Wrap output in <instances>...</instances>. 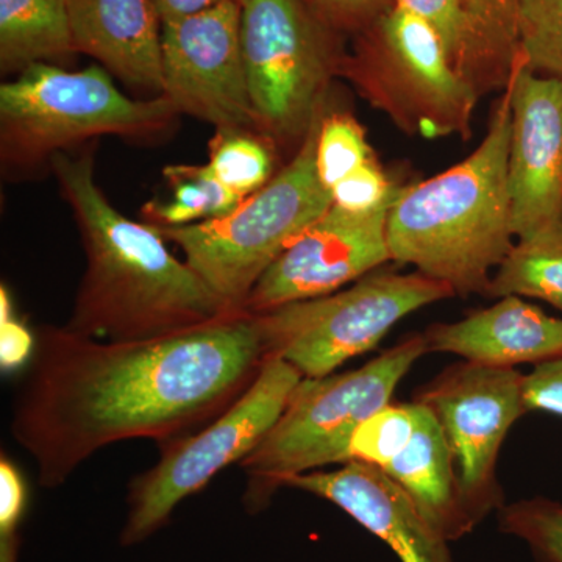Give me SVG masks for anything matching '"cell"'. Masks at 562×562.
Instances as JSON below:
<instances>
[{
  "label": "cell",
  "instance_id": "1",
  "mask_svg": "<svg viewBox=\"0 0 562 562\" xmlns=\"http://www.w3.org/2000/svg\"><path fill=\"white\" fill-rule=\"evenodd\" d=\"M273 357L261 313L235 312L191 330L105 342L44 325L14 398L11 435L60 487L111 443L184 438L238 401Z\"/></svg>",
  "mask_w": 562,
  "mask_h": 562
},
{
  "label": "cell",
  "instance_id": "2",
  "mask_svg": "<svg viewBox=\"0 0 562 562\" xmlns=\"http://www.w3.org/2000/svg\"><path fill=\"white\" fill-rule=\"evenodd\" d=\"M50 173L87 255L66 330L105 342L151 341L235 313L187 261L173 257L157 227L111 205L95 180L92 144L58 154Z\"/></svg>",
  "mask_w": 562,
  "mask_h": 562
},
{
  "label": "cell",
  "instance_id": "3",
  "mask_svg": "<svg viewBox=\"0 0 562 562\" xmlns=\"http://www.w3.org/2000/svg\"><path fill=\"white\" fill-rule=\"evenodd\" d=\"M512 90L506 85L476 150L446 172L402 187L387 216L391 260L449 284L454 294L486 292L513 249L508 155Z\"/></svg>",
  "mask_w": 562,
  "mask_h": 562
},
{
  "label": "cell",
  "instance_id": "4",
  "mask_svg": "<svg viewBox=\"0 0 562 562\" xmlns=\"http://www.w3.org/2000/svg\"><path fill=\"white\" fill-rule=\"evenodd\" d=\"M180 113L165 95L132 99L101 65L68 70L33 65L0 87V168L5 179L50 173L58 154L102 136L155 140L168 135Z\"/></svg>",
  "mask_w": 562,
  "mask_h": 562
},
{
  "label": "cell",
  "instance_id": "5",
  "mask_svg": "<svg viewBox=\"0 0 562 562\" xmlns=\"http://www.w3.org/2000/svg\"><path fill=\"white\" fill-rule=\"evenodd\" d=\"M427 351L425 336H412L355 371L303 379L276 427L241 462L249 479L246 508L260 513L291 476L349 462L355 431L390 405L395 387Z\"/></svg>",
  "mask_w": 562,
  "mask_h": 562
},
{
  "label": "cell",
  "instance_id": "6",
  "mask_svg": "<svg viewBox=\"0 0 562 562\" xmlns=\"http://www.w3.org/2000/svg\"><path fill=\"white\" fill-rule=\"evenodd\" d=\"M322 114L292 160L238 209L184 227H157L235 312H244V303L265 272L333 205L330 191L316 171Z\"/></svg>",
  "mask_w": 562,
  "mask_h": 562
},
{
  "label": "cell",
  "instance_id": "7",
  "mask_svg": "<svg viewBox=\"0 0 562 562\" xmlns=\"http://www.w3.org/2000/svg\"><path fill=\"white\" fill-rule=\"evenodd\" d=\"M339 77L405 135H472L479 95L454 68L435 27L397 3L355 35Z\"/></svg>",
  "mask_w": 562,
  "mask_h": 562
},
{
  "label": "cell",
  "instance_id": "8",
  "mask_svg": "<svg viewBox=\"0 0 562 562\" xmlns=\"http://www.w3.org/2000/svg\"><path fill=\"white\" fill-rule=\"evenodd\" d=\"M241 38L255 128L297 150L327 109L341 35L302 0H247Z\"/></svg>",
  "mask_w": 562,
  "mask_h": 562
},
{
  "label": "cell",
  "instance_id": "9",
  "mask_svg": "<svg viewBox=\"0 0 562 562\" xmlns=\"http://www.w3.org/2000/svg\"><path fill=\"white\" fill-rule=\"evenodd\" d=\"M303 379L291 362L276 355L227 412L184 438L162 443L160 461L131 484L121 546L146 541L168 522L181 501L203 490L222 469L250 457L276 427Z\"/></svg>",
  "mask_w": 562,
  "mask_h": 562
},
{
  "label": "cell",
  "instance_id": "10",
  "mask_svg": "<svg viewBox=\"0 0 562 562\" xmlns=\"http://www.w3.org/2000/svg\"><path fill=\"white\" fill-rule=\"evenodd\" d=\"M454 291L420 272H371L353 286L262 312L273 357L305 379L331 375L339 366L375 349L403 317Z\"/></svg>",
  "mask_w": 562,
  "mask_h": 562
},
{
  "label": "cell",
  "instance_id": "11",
  "mask_svg": "<svg viewBox=\"0 0 562 562\" xmlns=\"http://www.w3.org/2000/svg\"><path fill=\"white\" fill-rule=\"evenodd\" d=\"M524 375L516 369L462 362L419 391L441 425L465 509L475 524L503 508L497 461L506 435L525 413Z\"/></svg>",
  "mask_w": 562,
  "mask_h": 562
},
{
  "label": "cell",
  "instance_id": "12",
  "mask_svg": "<svg viewBox=\"0 0 562 562\" xmlns=\"http://www.w3.org/2000/svg\"><path fill=\"white\" fill-rule=\"evenodd\" d=\"M243 5L225 2L162 24V92L180 114L214 128H255Z\"/></svg>",
  "mask_w": 562,
  "mask_h": 562
},
{
  "label": "cell",
  "instance_id": "13",
  "mask_svg": "<svg viewBox=\"0 0 562 562\" xmlns=\"http://www.w3.org/2000/svg\"><path fill=\"white\" fill-rule=\"evenodd\" d=\"M395 199L371 213L331 205L265 272L244 312H269L333 294L391 261L387 216Z\"/></svg>",
  "mask_w": 562,
  "mask_h": 562
},
{
  "label": "cell",
  "instance_id": "14",
  "mask_svg": "<svg viewBox=\"0 0 562 562\" xmlns=\"http://www.w3.org/2000/svg\"><path fill=\"white\" fill-rule=\"evenodd\" d=\"M508 190L514 236L562 225V79L532 72L517 55L512 77Z\"/></svg>",
  "mask_w": 562,
  "mask_h": 562
},
{
  "label": "cell",
  "instance_id": "15",
  "mask_svg": "<svg viewBox=\"0 0 562 562\" xmlns=\"http://www.w3.org/2000/svg\"><path fill=\"white\" fill-rule=\"evenodd\" d=\"M283 486L331 502L382 539L401 562H452L449 541L425 520L409 495L375 465L349 461L336 471L291 476Z\"/></svg>",
  "mask_w": 562,
  "mask_h": 562
},
{
  "label": "cell",
  "instance_id": "16",
  "mask_svg": "<svg viewBox=\"0 0 562 562\" xmlns=\"http://www.w3.org/2000/svg\"><path fill=\"white\" fill-rule=\"evenodd\" d=\"M77 52L151 98L162 92V21L155 0H68Z\"/></svg>",
  "mask_w": 562,
  "mask_h": 562
},
{
  "label": "cell",
  "instance_id": "17",
  "mask_svg": "<svg viewBox=\"0 0 562 562\" xmlns=\"http://www.w3.org/2000/svg\"><path fill=\"white\" fill-rule=\"evenodd\" d=\"M428 351H442L490 368L514 369L562 357V319L549 316L519 295L424 333Z\"/></svg>",
  "mask_w": 562,
  "mask_h": 562
},
{
  "label": "cell",
  "instance_id": "18",
  "mask_svg": "<svg viewBox=\"0 0 562 562\" xmlns=\"http://www.w3.org/2000/svg\"><path fill=\"white\" fill-rule=\"evenodd\" d=\"M380 471L409 495L425 520L447 541H457L476 527L462 503L441 425L424 403L417 402L413 435Z\"/></svg>",
  "mask_w": 562,
  "mask_h": 562
},
{
  "label": "cell",
  "instance_id": "19",
  "mask_svg": "<svg viewBox=\"0 0 562 562\" xmlns=\"http://www.w3.org/2000/svg\"><path fill=\"white\" fill-rule=\"evenodd\" d=\"M68 0H0V69L24 72L76 54Z\"/></svg>",
  "mask_w": 562,
  "mask_h": 562
},
{
  "label": "cell",
  "instance_id": "20",
  "mask_svg": "<svg viewBox=\"0 0 562 562\" xmlns=\"http://www.w3.org/2000/svg\"><path fill=\"white\" fill-rule=\"evenodd\" d=\"M465 16L461 76L479 98L505 90L517 58L516 0H465Z\"/></svg>",
  "mask_w": 562,
  "mask_h": 562
},
{
  "label": "cell",
  "instance_id": "21",
  "mask_svg": "<svg viewBox=\"0 0 562 562\" xmlns=\"http://www.w3.org/2000/svg\"><path fill=\"white\" fill-rule=\"evenodd\" d=\"M484 294L539 299L562 313V225L514 244Z\"/></svg>",
  "mask_w": 562,
  "mask_h": 562
},
{
  "label": "cell",
  "instance_id": "22",
  "mask_svg": "<svg viewBox=\"0 0 562 562\" xmlns=\"http://www.w3.org/2000/svg\"><path fill=\"white\" fill-rule=\"evenodd\" d=\"M162 177L171 199L147 202L143 209L144 220L154 227H184L216 220L244 201L214 176L209 165H169L162 169Z\"/></svg>",
  "mask_w": 562,
  "mask_h": 562
},
{
  "label": "cell",
  "instance_id": "23",
  "mask_svg": "<svg viewBox=\"0 0 562 562\" xmlns=\"http://www.w3.org/2000/svg\"><path fill=\"white\" fill-rule=\"evenodd\" d=\"M277 149L276 140L257 128H216L206 165L228 190L246 199L276 176Z\"/></svg>",
  "mask_w": 562,
  "mask_h": 562
},
{
  "label": "cell",
  "instance_id": "24",
  "mask_svg": "<svg viewBox=\"0 0 562 562\" xmlns=\"http://www.w3.org/2000/svg\"><path fill=\"white\" fill-rule=\"evenodd\" d=\"M516 32L525 66L562 79V0H516Z\"/></svg>",
  "mask_w": 562,
  "mask_h": 562
},
{
  "label": "cell",
  "instance_id": "25",
  "mask_svg": "<svg viewBox=\"0 0 562 562\" xmlns=\"http://www.w3.org/2000/svg\"><path fill=\"white\" fill-rule=\"evenodd\" d=\"M373 150L361 122L346 111L322 114L316 136V171L328 191L344 177L371 161Z\"/></svg>",
  "mask_w": 562,
  "mask_h": 562
},
{
  "label": "cell",
  "instance_id": "26",
  "mask_svg": "<svg viewBox=\"0 0 562 562\" xmlns=\"http://www.w3.org/2000/svg\"><path fill=\"white\" fill-rule=\"evenodd\" d=\"M498 525L522 539L536 562H562V503L543 497L514 502L498 512Z\"/></svg>",
  "mask_w": 562,
  "mask_h": 562
},
{
  "label": "cell",
  "instance_id": "27",
  "mask_svg": "<svg viewBox=\"0 0 562 562\" xmlns=\"http://www.w3.org/2000/svg\"><path fill=\"white\" fill-rule=\"evenodd\" d=\"M417 402L386 405L358 427L351 438L349 461L383 469L413 435Z\"/></svg>",
  "mask_w": 562,
  "mask_h": 562
},
{
  "label": "cell",
  "instance_id": "28",
  "mask_svg": "<svg viewBox=\"0 0 562 562\" xmlns=\"http://www.w3.org/2000/svg\"><path fill=\"white\" fill-rule=\"evenodd\" d=\"M401 188L372 158L331 188V203L350 213H371L394 201Z\"/></svg>",
  "mask_w": 562,
  "mask_h": 562
},
{
  "label": "cell",
  "instance_id": "29",
  "mask_svg": "<svg viewBox=\"0 0 562 562\" xmlns=\"http://www.w3.org/2000/svg\"><path fill=\"white\" fill-rule=\"evenodd\" d=\"M402 9L412 11L431 24L439 33L454 68L461 74L468 46L465 0H395Z\"/></svg>",
  "mask_w": 562,
  "mask_h": 562
},
{
  "label": "cell",
  "instance_id": "30",
  "mask_svg": "<svg viewBox=\"0 0 562 562\" xmlns=\"http://www.w3.org/2000/svg\"><path fill=\"white\" fill-rule=\"evenodd\" d=\"M328 27L342 33H360L395 5V0H302Z\"/></svg>",
  "mask_w": 562,
  "mask_h": 562
},
{
  "label": "cell",
  "instance_id": "31",
  "mask_svg": "<svg viewBox=\"0 0 562 562\" xmlns=\"http://www.w3.org/2000/svg\"><path fill=\"white\" fill-rule=\"evenodd\" d=\"M525 412H543L562 417V357L541 362L524 375Z\"/></svg>",
  "mask_w": 562,
  "mask_h": 562
},
{
  "label": "cell",
  "instance_id": "32",
  "mask_svg": "<svg viewBox=\"0 0 562 562\" xmlns=\"http://www.w3.org/2000/svg\"><path fill=\"white\" fill-rule=\"evenodd\" d=\"M25 509V486L13 462L0 460V538L14 535Z\"/></svg>",
  "mask_w": 562,
  "mask_h": 562
},
{
  "label": "cell",
  "instance_id": "33",
  "mask_svg": "<svg viewBox=\"0 0 562 562\" xmlns=\"http://www.w3.org/2000/svg\"><path fill=\"white\" fill-rule=\"evenodd\" d=\"M35 344L36 338L29 328L13 316L0 321V366L3 371H13L32 360Z\"/></svg>",
  "mask_w": 562,
  "mask_h": 562
},
{
  "label": "cell",
  "instance_id": "34",
  "mask_svg": "<svg viewBox=\"0 0 562 562\" xmlns=\"http://www.w3.org/2000/svg\"><path fill=\"white\" fill-rule=\"evenodd\" d=\"M155 2H157L162 24H166V22L181 20L225 2H238L244 7L247 0H155Z\"/></svg>",
  "mask_w": 562,
  "mask_h": 562
},
{
  "label": "cell",
  "instance_id": "35",
  "mask_svg": "<svg viewBox=\"0 0 562 562\" xmlns=\"http://www.w3.org/2000/svg\"><path fill=\"white\" fill-rule=\"evenodd\" d=\"M20 557V535L3 536L0 538V562H18Z\"/></svg>",
  "mask_w": 562,
  "mask_h": 562
}]
</instances>
